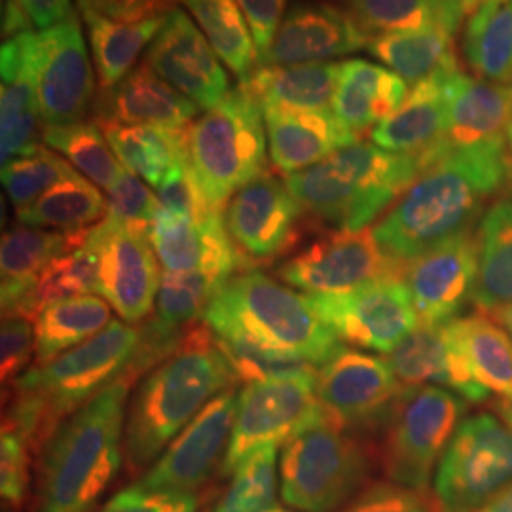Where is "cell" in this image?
<instances>
[{
  "instance_id": "6da1fadb",
  "label": "cell",
  "mask_w": 512,
  "mask_h": 512,
  "mask_svg": "<svg viewBox=\"0 0 512 512\" xmlns=\"http://www.w3.org/2000/svg\"><path fill=\"white\" fill-rule=\"evenodd\" d=\"M511 183L507 141L448 148L376 222L374 236L387 255L406 264L473 230L488 202Z\"/></svg>"
},
{
  "instance_id": "7a4b0ae2",
  "label": "cell",
  "mask_w": 512,
  "mask_h": 512,
  "mask_svg": "<svg viewBox=\"0 0 512 512\" xmlns=\"http://www.w3.org/2000/svg\"><path fill=\"white\" fill-rule=\"evenodd\" d=\"M238 376L203 321L188 330L162 363L147 372L129 399L124 463L139 475L164 454L184 427Z\"/></svg>"
},
{
  "instance_id": "3957f363",
  "label": "cell",
  "mask_w": 512,
  "mask_h": 512,
  "mask_svg": "<svg viewBox=\"0 0 512 512\" xmlns=\"http://www.w3.org/2000/svg\"><path fill=\"white\" fill-rule=\"evenodd\" d=\"M139 340L137 325L112 321L88 342L25 370L8 384L2 427L16 431L38 454L63 421L128 370Z\"/></svg>"
},
{
  "instance_id": "277c9868",
  "label": "cell",
  "mask_w": 512,
  "mask_h": 512,
  "mask_svg": "<svg viewBox=\"0 0 512 512\" xmlns=\"http://www.w3.org/2000/svg\"><path fill=\"white\" fill-rule=\"evenodd\" d=\"M124 376L63 421L38 452L37 512H92L124 463Z\"/></svg>"
},
{
  "instance_id": "5b68a950",
  "label": "cell",
  "mask_w": 512,
  "mask_h": 512,
  "mask_svg": "<svg viewBox=\"0 0 512 512\" xmlns=\"http://www.w3.org/2000/svg\"><path fill=\"white\" fill-rule=\"evenodd\" d=\"M431 164L427 156L393 154L359 141L287 175L285 183L306 219L329 230H363L385 215Z\"/></svg>"
},
{
  "instance_id": "8992f818",
  "label": "cell",
  "mask_w": 512,
  "mask_h": 512,
  "mask_svg": "<svg viewBox=\"0 0 512 512\" xmlns=\"http://www.w3.org/2000/svg\"><path fill=\"white\" fill-rule=\"evenodd\" d=\"M203 323L215 334L234 332L313 366L323 365L344 348L315 313L308 294H296L256 268L241 270L222 285Z\"/></svg>"
},
{
  "instance_id": "52a82bcc",
  "label": "cell",
  "mask_w": 512,
  "mask_h": 512,
  "mask_svg": "<svg viewBox=\"0 0 512 512\" xmlns=\"http://www.w3.org/2000/svg\"><path fill=\"white\" fill-rule=\"evenodd\" d=\"M186 154L213 209L224 207L245 184L268 173L264 110L245 88L228 93L186 128Z\"/></svg>"
},
{
  "instance_id": "ba28073f",
  "label": "cell",
  "mask_w": 512,
  "mask_h": 512,
  "mask_svg": "<svg viewBox=\"0 0 512 512\" xmlns=\"http://www.w3.org/2000/svg\"><path fill=\"white\" fill-rule=\"evenodd\" d=\"M372 469L361 440L323 414L283 444L279 484L285 505L300 512H336L365 486Z\"/></svg>"
},
{
  "instance_id": "9c48e42d",
  "label": "cell",
  "mask_w": 512,
  "mask_h": 512,
  "mask_svg": "<svg viewBox=\"0 0 512 512\" xmlns=\"http://www.w3.org/2000/svg\"><path fill=\"white\" fill-rule=\"evenodd\" d=\"M465 410L467 401L448 389L410 387L385 423L382 465L387 478L427 492Z\"/></svg>"
},
{
  "instance_id": "30bf717a",
  "label": "cell",
  "mask_w": 512,
  "mask_h": 512,
  "mask_svg": "<svg viewBox=\"0 0 512 512\" xmlns=\"http://www.w3.org/2000/svg\"><path fill=\"white\" fill-rule=\"evenodd\" d=\"M512 484V429L492 414L459 423L435 473L440 512H478Z\"/></svg>"
},
{
  "instance_id": "8fae6325",
  "label": "cell",
  "mask_w": 512,
  "mask_h": 512,
  "mask_svg": "<svg viewBox=\"0 0 512 512\" xmlns=\"http://www.w3.org/2000/svg\"><path fill=\"white\" fill-rule=\"evenodd\" d=\"M321 414L317 368L245 385L239 391L232 437L220 465V475H232L243 459L260 448L285 444Z\"/></svg>"
},
{
  "instance_id": "7c38bea8",
  "label": "cell",
  "mask_w": 512,
  "mask_h": 512,
  "mask_svg": "<svg viewBox=\"0 0 512 512\" xmlns=\"http://www.w3.org/2000/svg\"><path fill=\"white\" fill-rule=\"evenodd\" d=\"M404 264L380 247L372 228L327 230L277 268L281 281L306 294H340L382 279H403Z\"/></svg>"
},
{
  "instance_id": "4fadbf2b",
  "label": "cell",
  "mask_w": 512,
  "mask_h": 512,
  "mask_svg": "<svg viewBox=\"0 0 512 512\" xmlns=\"http://www.w3.org/2000/svg\"><path fill=\"white\" fill-rule=\"evenodd\" d=\"M404 387L385 357L355 348H340L317 368V401L332 423L348 431L385 425Z\"/></svg>"
},
{
  "instance_id": "5bb4252c",
  "label": "cell",
  "mask_w": 512,
  "mask_h": 512,
  "mask_svg": "<svg viewBox=\"0 0 512 512\" xmlns=\"http://www.w3.org/2000/svg\"><path fill=\"white\" fill-rule=\"evenodd\" d=\"M97 256L99 294L122 321L137 325L154 311L160 291L158 256L148 232L107 215L88 234Z\"/></svg>"
},
{
  "instance_id": "9a60e30c",
  "label": "cell",
  "mask_w": 512,
  "mask_h": 512,
  "mask_svg": "<svg viewBox=\"0 0 512 512\" xmlns=\"http://www.w3.org/2000/svg\"><path fill=\"white\" fill-rule=\"evenodd\" d=\"M321 321L340 342L355 348L391 353L418 329L420 317L403 279H382L355 291L308 294Z\"/></svg>"
},
{
  "instance_id": "2e32d148",
  "label": "cell",
  "mask_w": 512,
  "mask_h": 512,
  "mask_svg": "<svg viewBox=\"0 0 512 512\" xmlns=\"http://www.w3.org/2000/svg\"><path fill=\"white\" fill-rule=\"evenodd\" d=\"M238 397L236 387L215 397L135 484L150 492L198 495L211 475L220 471L232 437Z\"/></svg>"
},
{
  "instance_id": "e0dca14e",
  "label": "cell",
  "mask_w": 512,
  "mask_h": 512,
  "mask_svg": "<svg viewBox=\"0 0 512 512\" xmlns=\"http://www.w3.org/2000/svg\"><path fill=\"white\" fill-rule=\"evenodd\" d=\"M31 63L44 124L82 122L95 95V76L80 21L74 14L33 35Z\"/></svg>"
},
{
  "instance_id": "ac0fdd59",
  "label": "cell",
  "mask_w": 512,
  "mask_h": 512,
  "mask_svg": "<svg viewBox=\"0 0 512 512\" xmlns=\"http://www.w3.org/2000/svg\"><path fill=\"white\" fill-rule=\"evenodd\" d=\"M224 224L247 268L289 253L306 215L285 179L264 173L238 190L224 207Z\"/></svg>"
},
{
  "instance_id": "d6986e66",
  "label": "cell",
  "mask_w": 512,
  "mask_h": 512,
  "mask_svg": "<svg viewBox=\"0 0 512 512\" xmlns=\"http://www.w3.org/2000/svg\"><path fill=\"white\" fill-rule=\"evenodd\" d=\"M145 61L198 109L209 110L230 93V76L200 27L175 8L150 42Z\"/></svg>"
},
{
  "instance_id": "ffe728a7",
  "label": "cell",
  "mask_w": 512,
  "mask_h": 512,
  "mask_svg": "<svg viewBox=\"0 0 512 512\" xmlns=\"http://www.w3.org/2000/svg\"><path fill=\"white\" fill-rule=\"evenodd\" d=\"M478 238L463 232L404 264L403 281L420 323H446L473 298Z\"/></svg>"
},
{
  "instance_id": "44dd1931",
  "label": "cell",
  "mask_w": 512,
  "mask_h": 512,
  "mask_svg": "<svg viewBox=\"0 0 512 512\" xmlns=\"http://www.w3.org/2000/svg\"><path fill=\"white\" fill-rule=\"evenodd\" d=\"M148 238L164 272L205 274L228 281L241 270H249L228 236L222 213L186 219L160 205Z\"/></svg>"
},
{
  "instance_id": "7402d4cb",
  "label": "cell",
  "mask_w": 512,
  "mask_h": 512,
  "mask_svg": "<svg viewBox=\"0 0 512 512\" xmlns=\"http://www.w3.org/2000/svg\"><path fill=\"white\" fill-rule=\"evenodd\" d=\"M461 71L454 59L414 84L401 109L370 131L372 143L393 154L440 158L448 150V109Z\"/></svg>"
},
{
  "instance_id": "603a6c76",
  "label": "cell",
  "mask_w": 512,
  "mask_h": 512,
  "mask_svg": "<svg viewBox=\"0 0 512 512\" xmlns=\"http://www.w3.org/2000/svg\"><path fill=\"white\" fill-rule=\"evenodd\" d=\"M370 38L346 10L327 2L302 0L287 10L260 65L327 63V59L363 50Z\"/></svg>"
},
{
  "instance_id": "cb8c5ba5",
  "label": "cell",
  "mask_w": 512,
  "mask_h": 512,
  "mask_svg": "<svg viewBox=\"0 0 512 512\" xmlns=\"http://www.w3.org/2000/svg\"><path fill=\"white\" fill-rule=\"evenodd\" d=\"M385 361L404 387L437 385L467 403H482L490 397L476 382L452 321L420 323L418 329L385 355Z\"/></svg>"
},
{
  "instance_id": "d4e9b609",
  "label": "cell",
  "mask_w": 512,
  "mask_h": 512,
  "mask_svg": "<svg viewBox=\"0 0 512 512\" xmlns=\"http://www.w3.org/2000/svg\"><path fill=\"white\" fill-rule=\"evenodd\" d=\"M33 35L25 33L4 40L0 50V154L2 165L27 156L44 139V118L38 105L31 50Z\"/></svg>"
},
{
  "instance_id": "484cf974",
  "label": "cell",
  "mask_w": 512,
  "mask_h": 512,
  "mask_svg": "<svg viewBox=\"0 0 512 512\" xmlns=\"http://www.w3.org/2000/svg\"><path fill=\"white\" fill-rule=\"evenodd\" d=\"M264 122L270 162L285 177L359 143L332 110L264 109Z\"/></svg>"
},
{
  "instance_id": "4316f807",
  "label": "cell",
  "mask_w": 512,
  "mask_h": 512,
  "mask_svg": "<svg viewBox=\"0 0 512 512\" xmlns=\"http://www.w3.org/2000/svg\"><path fill=\"white\" fill-rule=\"evenodd\" d=\"M95 110L97 122L173 129L188 128L200 112L188 97L154 73L147 61L131 69L114 88L103 90Z\"/></svg>"
},
{
  "instance_id": "83f0119b",
  "label": "cell",
  "mask_w": 512,
  "mask_h": 512,
  "mask_svg": "<svg viewBox=\"0 0 512 512\" xmlns=\"http://www.w3.org/2000/svg\"><path fill=\"white\" fill-rule=\"evenodd\" d=\"M90 230L65 234L21 224L4 232L0 245L2 317L29 319L31 294L40 274L57 256L88 238Z\"/></svg>"
},
{
  "instance_id": "f1b7e54d",
  "label": "cell",
  "mask_w": 512,
  "mask_h": 512,
  "mask_svg": "<svg viewBox=\"0 0 512 512\" xmlns=\"http://www.w3.org/2000/svg\"><path fill=\"white\" fill-rule=\"evenodd\" d=\"M408 93V82L384 65L349 59L340 63L332 112L361 139L366 131L401 109Z\"/></svg>"
},
{
  "instance_id": "f546056e",
  "label": "cell",
  "mask_w": 512,
  "mask_h": 512,
  "mask_svg": "<svg viewBox=\"0 0 512 512\" xmlns=\"http://www.w3.org/2000/svg\"><path fill=\"white\" fill-rule=\"evenodd\" d=\"M511 124L512 86L461 71L448 109L446 145L467 148L507 141Z\"/></svg>"
},
{
  "instance_id": "4dcf8cb0",
  "label": "cell",
  "mask_w": 512,
  "mask_h": 512,
  "mask_svg": "<svg viewBox=\"0 0 512 512\" xmlns=\"http://www.w3.org/2000/svg\"><path fill=\"white\" fill-rule=\"evenodd\" d=\"M340 63L260 65L239 84L264 109L332 110Z\"/></svg>"
},
{
  "instance_id": "1f68e13d",
  "label": "cell",
  "mask_w": 512,
  "mask_h": 512,
  "mask_svg": "<svg viewBox=\"0 0 512 512\" xmlns=\"http://www.w3.org/2000/svg\"><path fill=\"white\" fill-rule=\"evenodd\" d=\"M80 14L92 46L93 63L101 92L114 88L126 74L135 69L139 55L164 27L165 16L139 23H122L99 14L88 0H78Z\"/></svg>"
},
{
  "instance_id": "d6a6232c",
  "label": "cell",
  "mask_w": 512,
  "mask_h": 512,
  "mask_svg": "<svg viewBox=\"0 0 512 512\" xmlns=\"http://www.w3.org/2000/svg\"><path fill=\"white\" fill-rule=\"evenodd\" d=\"M478 274L471 302L492 315L512 304V198L492 203L478 224Z\"/></svg>"
},
{
  "instance_id": "836d02e7",
  "label": "cell",
  "mask_w": 512,
  "mask_h": 512,
  "mask_svg": "<svg viewBox=\"0 0 512 512\" xmlns=\"http://www.w3.org/2000/svg\"><path fill=\"white\" fill-rule=\"evenodd\" d=\"M110 310L103 296L93 294L71 296L48 304L33 321L35 365H44L107 329L112 323Z\"/></svg>"
},
{
  "instance_id": "e575fe53",
  "label": "cell",
  "mask_w": 512,
  "mask_h": 512,
  "mask_svg": "<svg viewBox=\"0 0 512 512\" xmlns=\"http://www.w3.org/2000/svg\"><path fill=\"white\" fill-rule=\"evenodd\" d=\"M366 33H401L431 25L461 29L482 0H340Z\"/></svg>"
},
{
  "instance_id": "d590c367",
  "label": "cell",
  "mask_w": 512,
  "mask_h": 512,
  "mask_svg": "<svg viewBox=\"0 0 512 512\" xmlns=\"http://www.w3.org/2000/svg\"><path fill=\"white\" fill-rule=\"evenodd\" d=\"M458 29L446 25H431L414 31L385 33L370 38L366 50L389 71L399 74L408 84H418L456 55Z\"/></svg>"
},
{
  "instance_id": "8d00e7d4",
  "label": "cell",
  "mask_w": 512,
  "mask_h": 512,
  "mask_svg": "<svg viewBox=\"0 0 512 512\" xmlns=\"http://www.w3.org/2000/svg\"><path fill=\"white\" fill-rule=\"evenodd\" d=\"M461 50L478 78L512 86V0H482L465 21Z\"/></svg>"
},
{
  "instance_id": "74e56055",
  "label": "cell",
  "mask_w": 512,
  "mask_h": 512,
  "mask_svg": "<svg viewBox=\"0 0 512 512\" xmlns=\"http://www.w3.org/2000/svg\"><path fill=\"white\" fill-rule=\"evenodd\" d=\"M109 215V200L78 171L18 211L19 224L55 232H84Z\"/></svg>"
},
{
  "instance_id": "f35d334b",
  "label": "cell",
  "mask_w": 512,
  "mask_h": 512,
  "mask_svg": "<svg viewBox=\"0 0 512 512\" xmlns=\"http://www.w3.org/2000/svg\"><path fill=\"white\" fill-rule=\"evenodd\" d=\"M95 124L105 133L120 164L150 186L162 183L165 173L186 158V128L126 126L97 120Z\"/></svg>"
},
{
  "instance_id": "ab89813d",
  "label": "cell",
  "mask_w": 512,
  "mask_h": 512,
  "mask_svg": "<svg viewBox=\"0 0 512 512\" xmlns=\"http://www.w3.org/2000/svg\"><path fill=\"white\" fill-rule=\"evenodd\" d=\"M226 69L245 84L260 67L255 38L238 0H181Z\"/></svg>"
},
{
  "instance_id": "60d3db41",
  "label": "cell",
  "mask_w": 512,
  "mask_h": 512,
  "mask_svg": "<svg viewBox=\"0 0 512 512\" xmlns=\"http://www.w3.org/2000/svg\"><path fill=\"white\" fill-rule=\"evenodd\" d=\"M452 323L476 382L501 401H512L511 334L482 311L456 317Z\"/></svg>"
},
{
  "instance_id": "b9f144b4",
  "label": "cell",
  "mask_w": 512,
  "mask_h": 512,
  "mask_svg": "<svg viewBox=\"0 0 512 512\" xmlns=\"http://www.w3.org/2000/svg\"><path fill=\"white\" fill-rule=\"evenodd\" d=\"M42 141L59 152L82 177L107 192L126 169L95 122L46 126Z\"/></svg>"
},
{
  "instance_id": "7bdbcfd3",
  "label": "cell",
  "mask_w": 512,
  "mask_h": 512,
  "mask_svg": "<svg viewBox=\"0 0 512 512\" xmlns=\"http://www.w3.org/2000/svg\"><path fill=\"white\" fill-rule=\"evenodd\" d=\"M95 293H99L97 256L86 238L63 255L57 256L40 274L31 294L29 319L35 321L40 311L57 300Z\"/></svg>"
},
{
  "instance_id": "ee69618b",
  "label": "cell",
  "mask_w": 512,
  "mask_h": 512,
  "mask_svg": "<svg viewBox=\"0 0 512 512\" xmlns=\"http://www.w3.org/2000/svg\"><path fill=\"white\" fill-rule=\"evenodd\" d=\"M277 495V446L249 454L230 475L228 488L205 512H268Z\"/></svg>"
},
{
  "instance_id": "f6af8a7d",
  "label": "cell",
  "mask_w": 512,
  "mask_h": 512,
  "mask_svg": "<svg viewBox=\"0 0 512 512\" xmlns=\"http://www.w3.org/2000/svg\"><path fill=\"white\" fill-rule=\"evenodd\" d=\"M73 173L76 169L61 154L40 145L35 152L2 165V184L16 211H21Z\"/></svg>"
},
{
  "instance_id": "bcb514c9",
  "label": "cell",
  "mask_w": 512,
  "mask_h": 512,
  "mask_svg": "<svg viewBox=\"0 0 512 512\" xmlns=\"http://www.w3.org/2000/svg\"><path fill=\"white\" fill-rule=\"evenodd\" d=\"M156 190L162 207L179 217L207 219L211 215H219V211L213 209V205L207 200L202 184L188 162V154L165 173Z\"/></svg>"
},
{
  "instance_id": "7dc6e473",
  "label": "cell",
  "mask_w": 512,
  "mask_h": 512,
  "mask_svg": "<svg viewBox=\"0 0 512 512\" xmlns=\"http://www.w3.org/2000/svg\"><path fill=\"white\" fill-rule=\"evenodd\" d=\"M439 503L427 492L406 488L395 482H376L366 486L336 512H435Z\"/></svg>"
},
{
  "instance_id": "c3c4849f",
  "label": "cell",
  "mask_w": 512,
  "mask_h": 512,
  "mask_svg": "<svg viewBox=\"0 0 512 512\" xmlns=\"http://www.w3.org/2000/svg\"><path fill=\"white\" fill-rule=\"evenodd\" d=\"M107 196L110 215L145 232L150 230V224L162 205L143 179L129 169H124L120 179L110 186Z\"/></svg>"
},
{
  "instance_id": "681fc988",
  "label": "cell",
  "mask_w": 512,
  "mask_h": 512,
  "mask_svg": "<svg viewBox=\"0 0 512 512\" xmlns=\"http://www.w3.org/2000/svg\"><path fill=\"white\" fill-rule=\"evenodd\" d=\"M31 446L12 429L0 437V494L10 507H21L31 488Z\"/></svg>"
},
{
  "instance_id": "f907efd6",
  "label": "cell",
  "mask_w": 512,
  "mask_h": 512,
  "mask_svg": "<svg viewBox=\"0 0 512 512\" xmlns=\"http://www.w3.org/2000/svg\"><path fill=\"white\" fill-rule=\"evenodd\" d=\"M35 357V325L25 317H2L0 378L12 384Z\"/></svg>"
},
{
  "instance_id": "816d5d0a",
  "label": "cell",
  "mask_w": 512,
  "mask_h": 512,
  "mask_svg": "<svg viewBox=\"0 0 512 512\" xmlns=\"http://www.w3.org/2000/svg\"><path fill=\"white\" fill-rule=\"evenodd\" d=\"M198 495L162 494L137 484L118 492L97 512H198Z\"/></svg>"
},
{
  "instance_id": "f5cc1de1",
  "label": "cell",
  "mask_w": 512,
  "mask_h": 512,
  "mask_svg": "<svg viewBox=\"0 0 512 512\" xmlns=\"http://www.w3.org/2000/svg\"><path fill=\"white\" fill-rule=\"evenodd\" d=\"M238 4L251 27L262 63L274 44L281 21L287 14L289 0H238Z\"/></svg>"
},
{
  "instance_id": "db71d44e",
  "label": "cell",
  "mask_w": 512,
  "mask_h": 512,
  "mask_svg": "<svg viewBox=\"0 0 512 512\" xmlns=\"http://www.w3.org/2000/svg\"><path fill=\"white\" fill-rule=\"evenodd\" d=\"M93 8L122 23H139L145 19L160 18L175 10L179 0H88Z\"/></svg>"
},
{
  "instance_id": "11a10c76",
  "label": "cell",
  "mask_w": 512,
  "mask_h": 512,
  "mask_svg": "<svg viewBox=\"0 0 512 512\" xmlns=\"http://www.w3.org/2000/svg\"><path fill=\"white\" fill-rule=\"evenodd\" d=\"M35 29L48 31L73 16V0H19Z\"/></svg>"
},
{
  "instance_id": "9f6ffc18",
  "label": "cell",
  "mask_w": 512,
  "mask_h": 512,
  "mask_svg": "<svg viewBox=\"0 0 512 512\" xmlns=\"http://www.w3.org/2000/svg\"><path fill=\"white\" fill-rule=\"evenodd\" d=\"M31 29H35V25L23 4L19 0H2V38L10 40L25 33H33Z\"/></svg>"
},
{
  "instance_id": "6f0895ef",
  "label": "cell",
  "mask_w": 512,
  "mask_h": 512,
  "mask_svg": "<svg viewBox=\"0 0 512 512\" xmlns=\"http://www.w3.org/2000/svg\"><path fill=\"white\" fill-rule=\"evenodd\" d=\"M478 512H512V484L495 497L494 501Z\"/></svg>"
},
{
  "instance_id": "680465c9",
  "label": "cell",
  "mask_w": 512,
  "mask_h": 512,
  "mask_svg": "<svg viewBox=\"0 0 512 512\" xmlns=\"http://www.w3.org/2000/svg\"><path fill=\"white\" fill-rule=\"evenodd\" d=\"M492 317H494L495 321H497L503 329L507 330V332L511 334L512 338V304L505 306V308H501V310L495 311V313H492Z\"/></svg>"
},
{
  "instance_id": "91938a15",
  "label": "cell",
  "mask_w": 512,
  "mask_h": 512,
  "mask_svg": "<svg viewBox=\"0 0 512 512\" xmlns=\"http://www.w3.org/2000/svg\"><path fill=\"white\" fill-rule=\"evenodd\" d=\"M497 410H499V416L512 429V401H501L497 404Z\"/></svg>"
},
{
  "instance_id": "94428289",
  "label": "cell",
  "mask_w": 512,
  "mask_h": 512,
  "mask_svg": "<svg viewBox=\"0 0 512 512\" xmlns=\"http://www.w3.org/2000/svg\"><path fill=\"white\" fill-rule=\"evenodd\" d=\"M507 147H509V152H511L512 158V124L509 126V129H507Z\"/></svg>"
},
{
  "instance_id": "6125c7cd",
  "label": "cell",
  "mask_w": 512,
  "mask_h": 512,
  "mask_svg": "<svg viewBox=\"0 0 512 512\" xmlns=\"http://www.w3.org/2000/svg\"><path fill=\"white\" fill-rule=\"evenodd\" d=\"M268 512H296V511H291V509H285V507H272V509H270V511Z\"/></svg>"
},
{
  "instance_id": "be15d7a7",
  "label": "cell",
  "mask_w": 512,
  "mask_h": 512,
  "mask_svg": "<svg viewBox=\"0 0 512 512\" xmlns=\"http://www.w3.org/2000/svg\"><path fill=\"white\" fill-rule=\"evenodd\" d=\"M439 512H440V509H439Z\"/></svg>"
}]
</instances>
